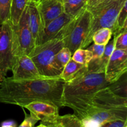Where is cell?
I'll return each instance as SVG.
<instances>
[{
    "mask_svg": "<svg viewBox=\"0 0 127 127\" xmlns=\"http://www.w3.org/2000/svg\"><path fill=\"white\" fill-rule=\"evenodd\" d=\"M27 21L35 46L41 44L43 38L44 25L37 3L32 0L27 5Z\"/></svg>",
    "mask_w": 127,
    "mask_h": 127,
    "instance_id": "obj_13",
    "label": "cell"
},
{
    "mask_svg": "<svg viewBox=\"0 0 127 127\" xmlns=\"http://www.w3.org/2000/svg\"><path fill=\"white\" fill-rule=\"evenodd\" d=\"M64 12L75 17L87 7L88 0H61Z\"/></svg>",
    "mask_w": 127,
    "mask_h": 127,
    "instance_id": "obj_16",
    "label": "cell"
},
{
    "mask_svg": "<svg viewBox=\"0 0 127 127\" xmlns=\"http://www.w3.org/2000/svg\"><path fill=\"white\" fill-rule=\"evenodd\" d=\"M125 29H127V17L126 19H125V22H124V25H123V26H122V27L120 31H122V30H125Z\"/></svg>",
    "mask_w": 127,
    "mask_h": 127,
    "instance_id": "obj_34",
    "label": "cell"
},
{
    "mask_svg": "<svg viewBox=\"0 0 127 127\" xmlns=\"http://www.w3.org/2000/svg\"><path fill=\"white\" fill-rule=\"evenodd\" d=\"M13 32L11 21L0 25V82L11 70L14 60Z\"/></svg>",
    "mask_w": 127,
    "mask_h": 127,
    "instance_id": "obj_7",
    "label": "cell"
},
{
    "mask_svg": "<svg viewBox=\"0 0 127 127\" xmlns=\"http://www.w3.org/2000/svg\"><path fill=\"white\" fill-rule=\"evenodd\" d=\"M42 124H45L48 127H62L59 124L56 123L55 122H47V123H42Z\"/></svg>",
    "mask_w": 127,
    "mask_h": 127,
    "instance_id": "obj_33",
    "label": "cell"
},
{
    "mask_svg": "<svg viewBox=\"0 0 127 127\" xmlns=\"http://www.w3.org/2000/svg\"><path fill=\"white\" fill-rule=\"evenodd\" d=\"M12 0H0V25L10 21Z\"/></svg>",
    "mask_w": 127,
    "mask_h": 127,
    "instance_id": "obj_24",
    "label": "cell"
},
{
    "mask_svg": "<svg viewBox=\"0 0 127 127\" xmlns=\"http://www.w3.org/2000/svg\"><path fill=\"white\" fill-rule=\"evenodd\" d=\"M32 1H34V2H38V1H39V0H32Z\"/></svg>",
    "mask_w": 127,
    "mask_h": 127,
    "instance_id": "obj_36",
    "label": "cell"
},
{
    "mask_svg": "<svg viewBox=\"0 0 127 127\" xmlns=\"http://www.w3.org/2000/svg\"><path fill=\"white\" fill-rule=\"evenodd\" d=\"M93 57L92 53L87 48H79L73 53L71 58L77 63L87 66L93 60Z\"/></svg>",
    "mask_w": 127,
    "mask_h": 127,
    "instance_id": "obj_23",
    "label": "cell"
},
{
    "mask_svg": "<svg viewBox=\"0 0 127 127\" xmlns=\"http://www.w3.org/2000/svg\"><path fill=\"white\" fill-rule=\"evenodd\" d=\"M91 23V14L86 7L68 25L62 39L64 47H67L72 55L76 50L83 48L89 33Z\"/></svg>",
    "mask_w": 127,
    "mask_h": 127,
    "instance_id": "obj_6",
    "label": "cell"
},
{
    "mask_svg": "<svg viewBox=\"0 0 127 127\" xmlns=\"http://www.w3.org/2000/svg\"><path fill=\"white\" fill-rule=\"evenodd\" d=\"M127 71V50L115 49L105 71V76L109 83L117 80Z\"/></svg>",
    "mask_w": 127,
    "mask_h": 127,
    "instance_id": "obj_10",
    "label": "cell"
},
{
    "mask_svg": "<svg viewBox=\"0 0 127 127\" xmlns=\"http://www.w3.org/2000/svg\"><path fill=\"white\" fill-rule=\"evenodd\" d=\"M53 122H55L62 127H83L81 120L75 114L59 115Z\"/></svg>",
    "mask_w": 127,
    "mask_h": 127,
    "instance_id": "obj_20",
    "label": "cell"
},
{
    "mask_svg": "<svg viewBox=\"0 0 127 127\" xmlns=\"http://www.w3.org/2000/svg\"><path fill=\"white\" fill-rule=\"evenodd\" d=\"M12 79H35L42 77L32 60L27 55L15 57L11 70Z\"/></svg>",
    "mask_w": 127,
    "mask_h": 127,
    "instance_id": "obj_9",
    "label": "cell"
},
{
    "mask_svg": "<svg viewBox=\"0 0 127 127\" xmlns=\"http://www.w3.org/2000/svg\"><path fill=\"white\" fill-rule=\"evenodd\" d=\"M86 118L100 125L112 120H127V99L115 95L108 87L100 89L92 100Z\"/></svg>",
    "mask_w": 127,
    "mask_h": 127,
    "instance_id": "obj_3",
    "label": "cell"
},
{
    "mask_svg": "<svg viewBox=\"0 0 127 127\" xmlns=\"http://www.w3.org/2000/svg\"><path fill=\"white\" fill-rule=\"evenodd\" d=\"M125 0H103L92 7H87L91 14V23L88 37L83 48L93 42L94 33L102 28L112 30L113 35L117 33V19Z\"/></svg>",
    "mask_w": 127,
    "mask_h": 127,
    "instance_id": "obj_4",
    "label": "cell"
},
{
    "mask_svg": "<svg viewBox=\"0 0 127 127\" xmlns=\"http://www.w3.org/2000/svg\"><path fill=\"white\" fill-rule=\"evenodd\" d=\"M30 1L31 0H12L10 21L12 25H17L24 11Z\"/></svg>",
    "mask_w": 127,
    "mask_h": 127,
    "instance_id": "obj_17",
    "label": "cell"
},
{
    "mask_svg": "<svg viewBox=\"0 0 127 127\" xmlns=\"http://www.w3.org/2000/svg\"><path fill=\"white\" fill-rule=\"evenodd\" d=\"M12 32L14 57L23 55H28L35 47V44L27 21V6L17 25H12Z\"/></svg>",
    "mask_w": 127,
    "mask_h": 127,
    "instance_id": "obj_8",
    "label": "cell"
},
{
    "mask_svg": "<svg viewBox=\"0 0 127 127\" xmlns=\"http://www.w3.org/2000/svg\"><path fill=\"white\" fill-rule=\"evenodd\" d=\"M48 127V126H47V125H45V124H41L40 125H38V126H37V127Z\"/></svg>",
    "mask_w": 127,
    "mask_h": 127,
    "instance_id": "obj_35",
    "label": "cell"
},
{
    "mask_svg": "<svg viewBox=\"0 0 127 127\" xmlns=\"http://www.w3.org/2000/svg\"><path fill=\"white\" fill-rule=\"evenodd\" d=\"M63 47V39L53 38L35 46L28 55L42 76L60 77L62 73L56 68L55 57Z\"/></svg>",
    "mask_w": 127,
    "mask_h": 127,
    "instance_id": "obj_5",
    "label": "cell"
},
{
    "mask_svg": "<svg viewBox=\"0 0 127 127\" xmlns=\"http://www.w3.org/2000/svg\"><path fill=\"white\" fill-rule=\"evenodd\" d=\"M127 17V0H125L124 2L123 7L122 8L121 11H120V14H119V17L117 19V33L120 32V30H121L122 27L123 25H124V22H125V19H126ZM116 34V35H117Z\"/></svg>",
    "mask_w": 127,
    "mask_h": 127,
    "instance_id": "obj_27",
    "label": "cell"
},
{
    "mask_svg": "<svg viewBox=\"0 0 127 127\" xmlns=\"http://www.w3.org/2000/svg\"><path fill=\"white\" fill-rule=\"evenodd\" d=\"M107 87L115 95L127 99V71Z\"/></svg>",
    "mask_w": 127,
    "mask_h": 127,
    "instance_id": "obj_18",
    "label": "cell"
},
{
    "mask_svg": "<svg viewBox=\"0 0 127 127\" xmlns=\"http://www.w3.org/2000/svg\"><path fill=\"white\" fill-rule=\"evenodd\" d=\"M113 36L112 31L109 28H102L94 33L92 40L94 43L106 45Z\"/></svg>",
    "mask_w": 127,
    "mask_h": 127,
    "instance_id": "obj_22",
    "label": "cell"
},
{
    "mask_svg": "<svg viewBox=\"0 0 127 127\" xmlns=\"http://www.w3.org/2000/svg\"><path fill=\"white\" fill-rule=\"evenodd\" d=\"M127 127V126H126V127Z\"/></svg>",
    "mask_w": 127,
    "mask_h": 127,
    "instance_id": "obj_37",
    "label": "cell"
},
{
    "mask_svg": "<svg viewBox=\"0 0 127 127\" xmlns=\"http://www.w3.org/2000/svg\"><path fill=\"white\" fill-rule=\"evenodd\" d=\"M1 127H16V124L13 120H6L2 122Z\"/></svg>",
    "mask_w": 127,
    "mask_h": 127,
    "instance_id": "obj_31",
    "label": "cell"
},
{
    "mask_svg": "<svg viewBox=\"0 0 127 127\" xmlns=\"http://www.w3.org/2000/svg\"><path fill=\"white\" fill-rule=\"evenodd\" d=\"M127 125V120H116L109 121L101 124L100 127H125Z\"/></svg>",
    "mask_w": 127,
    "mask_h": 127,
    "instance_id": "obj_29",
    "label": "cell"
},
{
    "mask_svg": "<svg viewBox=\"0 0 127 127\" xmlns=\"http://www.w3.org/2000/svg\"><path fill=\"white\" fill-rule=\"evenodd\" d=\"M115 36L113 35V38L112 37L109 43L105 45V50L102 55L99 58L92 60L88 64L87 70L88 71L97 73H105L107 64L115 49Z\"/></svg>",
    "mask_w": 127,
    "mask_h": 127,
    "instance_id": "obj_15",
    "label": "cell"
},
{
    "mask_svg": "<svg viewBox=\"0 0 127 127\" xmlns=\"http://www.w3.org/2000/svg\"><path fill=\"white\" fill-rule=\"evenodd\" d=\"M81 121L83 127H100V126L97 122L88 118L82 119Z\"/></svg>",
    "mask_w": 127,
    "mask_h": 127,
    "instance_id": "obj_30",
    "label": "cell"
},
{
    "mask_svg": "<svg viewBox=\"0 0 127 127\" xmlns=\"http://www.w3.org/2000/svg\"><path fill=\"white\" fill-rule=\"evenodd\" d=\"M84 66H86L79 64L71 58L70 60L63 68L60 78H62L65 82L68 81L71 79Z\"/></svg>",
    "mask_w": 127,
    "mask_h": 127,
    "instance_id": "obj_19",
    "label": "cell"
},
{
    "mask_svg": "<svg viewBox=\"0 0 127 127\" xmlns=\"http://www.w3.org/2000/svg\"><path fill=\"white\" fill-rule=\"evenodd\" d=\"M105 45H101L95 44L93 43L91 45L88 47L87 49L90 51L93 54V60L99 58L101 57L104 53L105 50Z\"/></svg>",
    "mask_w": 127,
    "mask_h": 127,
    "instance_id": "obj_26",
    "label": "cell"
},
{
    "mask_svg": "<svg viewBox=\"0 0 127 127\" xmlns=\"http://www.w3.org/2000/svg\"><path fill=\"white\" fill-rule=\"evenodd\" d=\"M36 3L44 27L50 21L64 12L61 0H39Z\"/></svg>",
    "mask_w": 127,
    "mask_h": 127,
    "instance_id": "obj_14",
    "label": "cell"
},
{
    "mask_svg": "<svg viewBox=\"0 0 127 127\" xmlns=\"http://www.w3.org/2000/svg\"><path fill=\"white\" fill-rule=\"evenodd\" d=\"M38 121V120L32 115H28L25 113L24 120L19 127H34V125Z\"/></svg>",
    "mask_w": 127,
    "mask_h": 127,
    "instance_id": "obj_28",
    "label": "cell"
},
{
    "mask_svg": "<svg viewBox=\"0 0 127 127\" xmlns=\"http://www.w3.org/2000/svg\"><path fill=\"white\" fill-rule=\"evenodd\" d=\"M24 108L30 112V114L42 123L52 122L59 116V108L54 104L43 101L33 102Z\"/></svg>",
    "mask_w": 127,
    "mask_h": 127,
    "instance_id": "obj_11",
    "label": "cell"
},
{
    "mask_svg": "<svg viewBox=\"0 0 127 127\" xmlns=\"http://www.w3.org/2000/svg\"><path fill=\"white\" fill-rule=\"evenodd\" d=\"M109 84L105 73L88 71L87 66H84L71 79L64 83V106L71 109L81 120L85 119L94 95Z\"/></svg>",
    "mask_w": 127,
    "mask_h": 127,
    "instance_id": "obj_2",
    "label": "cell"
},
{
    "mask_svg": "<svg viewBox=\"0 0 127 127\" xmlns=\"http://www.w3.org/2000/svg\"><path fill=\"white\" fill-rule=\"evenodd\" d=\"M103 0H88L87 2V7H92L97 4Z\"/></svg>",
    "mask_w": 127,
    "mask_h": 127,
    "instance_id": "obj_32",
    "label": "cell"
},
{
    "mask_svg": "<svg viewBox=\"0 0 127 127\" xmlns=\"http://www.w3.org/2000/svg\"><path fill=\"white\" fill-rule=\"evenodd\" d=\"M115 36V49L127 50V29L122 30Z\"/></svg>",
    "mask_w": 127,
    "mask_h": 127,
    "instance_id": "obj_25",
    "label": "cell"
},
{
    "mask_svg": "<svg viewBox=\"0 0 127 127\" xmlns=\"http://www.w3.org/2000/svg\"><path fill=\"white\" fill-rule=\"evenodd\" d=\"M74 18L65 12H63L60 16L50 21L44 27L42 43L53 38L62 39L68 25Z\"/></svg>",
    "mask_w": 127,
    "mask_h": 127,
    "instance_id": "obj_12",
    "label": "cell"
},
{
    "mask_svg": "<svg viewBox=\"0 0 127 127\" xmlns=\"http://www.w3.org/2000/svg\"><path fill=\"white\" fill-rule=\"evenodd\" d=\"M65 81L60 77L31 79L6 78L0 82V103L19 105L22 108L33 102L52 103L58 108L64 106L63 93Z\"/></svg>",
    "mask_w": 127,
    "mask_h": 127,
    "instance_id": "obj_1",
    "label": "cell"
},
{
    "mask_svg": "<svg viewBox=\"0 0 127 127\" xmlns=\"http://www.w3.org/2000/svg\"><path fill=\"white\" fill-rule=\"evenodd\" d=\"M72 57V53L67 47H63L55 57V64L58 71L62 73L66 64Z\"/></svg>",
    "mask_w": 127,
    "mask_h": 127,
    "instance_id": "obj_21",
    "label": "cell"
}]
</instances>
